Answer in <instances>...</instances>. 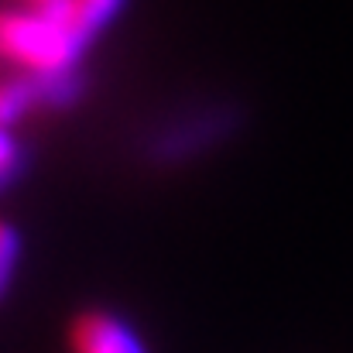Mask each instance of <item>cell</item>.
<instances>
[{"label":"cell","instance_id":"1","mask_svg":"<svg viewBox=\"0 0 353 353\" xmlns=\"http://www.w3.org/2000/svg\"><path fill=\"white\" fill-rule=\"evenodd\" d=\"M120 0H45L10 3L0 24L10 76L55 79L72 76L83 48L110 24Z\"/></svg>","mask_w":353,"mask_h":353},{"label":"cell","instance_id":"3","mask_svg":"<svg viewBox=\"0 0 353 353\" xmlns=\"http://www.w3.org/2000/svg\"><path fill=\"white\" fill-rule=\"evenodd\" d=\"M10 3H45V0H10Z\"/></svg>","mask_w":353,"mask_h":353},{"label":"cell","instance_id":"2","mask_svg":"<svg viewBox=\"0 0 353 353\" xmlns=\"http://www.w3.org/2000/svg\"><path fill=\"white\" fill-rule=\"evenodd\" d=\"M72 353H148L141 336L110 312H83L69 330Z\"/></svg>","mask_w":353,"mask_h":353}]
</instances>
